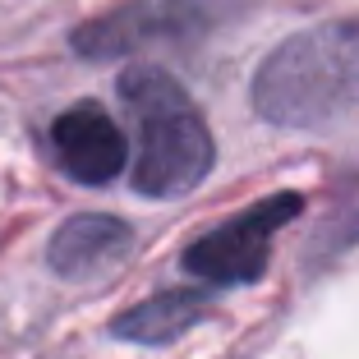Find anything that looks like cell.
<instances>
[{"mask_svg":"<svg viewBox=\"0 0 359 359\" xmlns=\"http://www.w3.org/2000/svg\"><path fill=\"white\" fill-rule=\"evenodd\" d=\"M258 116L281 129H332L359 116V14L285 37L254 74Z\"/></svg>","mask_w":359,"mask_h":359,"instance_id":"obj_1","label":"cell"},{"mask_svg":"<svg viewBox=\"0 0 359 359\" xmlns=\"http://www.w3.org/2000/svg\"><path fill=\"white\" fill-rule=\"evenodd\" d=\"M120 102L134 116V189L143 198H180L208 180L217 148L208 120L194 111L184 88L166 69H125Z\"/></svg>","mask_w":359,"mask_h":359,"instance_id":"obj_2","label":"cell"},{"mask_svg":"<svg viewBox=\"0 0 359 359\" xmlns=\"http://www.w3.org/2000/svg\"><path fill=\"white\" fill-rule=\"evenodd\" d=\"M304 212L299 194H272V198L244 208L226 226L208 231L184 249V272L203 285H254L263 281L267 258H272V240L281 226H290Z\"/></svg>","mask_w":359,"mask_h":359,"instance_id":"obj_3","label":"cell"},{"mask_svg":"<svg viewBox=\"0 0 359 359\" xmlns=\"http://www.w3.org/2000/svg\"><path fill=\"white\" fill-rule=\"evenodd\" d=\"M212 5H217V0H129L120 10L74 28V51L88 55V60L134 55L138 46L170 42V37L208 28Z\"/></svg>","mask_w":359,"mask_h":359,"instance_id":"obj_4","label":"cell"},{"mask_svg":"<svg viewBox=\"0 0 359 359\" xmlns=\"http://www.w3.org/2000/svg\"><path fill=\"white\" fill-rule=\"evenodd\" d=\"M51 152L60 170L79 184H111L129 166V143L120 125L97 102H79L51 125Z\"/></svg>","mask_w":359,"mask_h":359,"instance_id":"obj_5","label":"cell"},{"mask_svg":"<svg viewBox=\"0 0 359 359\" xmlns=\"http://www.w3.org/2000/svg\"><path fill=\"white\" fill-rule=\"evenodd\" d=\"M134 249V231H129L120 217H106V212H79L60 231L51 235V249H46V263L55 267V276L65 281H102L111 276Z\"/></svg>","mask_w":359,"mask_h":359,"instance_id":"obj_6","label":"cell"},{"mask_svg":"<svg viewBox=\"0 0 359 359\" xmlns=\"http://www.w3.org/2000/svg\"><path fill=\"white\" fill-rule=\"evenodd\" d=\"M208 309H212V290H166V295H152L143 304H134L129 313H120L111 323V332H116V341H129V346H170Z\"/></svg>","mask_w":359,"mask_h":359,"instance_id":"obj_7","label":"cell"}]
</instances>
